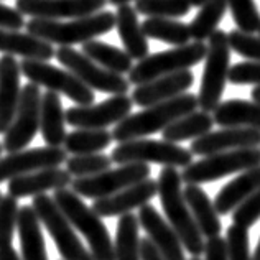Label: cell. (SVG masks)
Instances as JSON below:
<instances>
[{
  "instance_id": "18",
  "label": "cell",
  "mask_w": 260,
  "mask_h": 260,
  "mask_svg": "<svg viewBox=\"0 0 260 260\" xmlns=\"http://www.w3.org/2000/svg\"><path fill=\"white\" fill-rule=\"evenodd\" d=\"M158 194V183L155 180H143L137 184H132L125 189L119 191L112 196L94 200L92 209L101 217H115L124 216L135 208H142L148 201Z\"/></svg>"
},
{
  "instance_id": "36",
  "label": "cell",
  "mask_w": 260,
  "mask_h": 260,
  "mask_svg": "<svg viewBox=\"0 0 260 260\" xmlns=\"http://www.w3.org/2000/svg\"><path fill=\"white\" fill-rule=\"evenodd\" d=\"M137 13L156 18H180L191 10L189 0H135Z\"/></svg>"
},
{
  "instance_id": "29",
  "label": "cell",
  "mask_w": 260,
  "mask_h": 260,
  "mask_svg": "<svg viewBox=\"0 0 260 260\" xmlns=\"http://www.w3.org/2000/svg\"><path fill=\"white\" fill-rule=\"evenodd\" d=\"M214 124L219 127H247L260 130V106L254 101L229 99L213 111Z\"/></svg>"
},
{
  "instance_id": "16",
  "label": "cell",
  "mask_w": 260,
  "mask_h": 260,
  "mask_svg": "<svg viewBox=\"0 0 260 260\" xmlns=\"http://www.w3.org/2000/svg\"><path fill=\"white\" fill-rule=\"evenodd\" d=\"M22 15L42 20L81 18L104 10L107 0H15Z\"/></svg>"
},
{
  "instance_id": "3",
  "label": "cell",
  "mask_w": 260,
  "mask_h": 260,
  "mask_svg": "<svg viewBox=\"0 0 260 260\" xmlns=\"http://www.w3.org/2000/svg\"><path fill=\"white\" fill-rule=\"evenodd\" d=\"M25 28L31 35L45 40V42L58 46H73L78 43H86L106 35L115 28V13L109 10H101L92 15L73 18L70 22L59 20H42L31 18Z\"/></svg>"
},
{
  "instance_id": "24",
  "label": "cell",
  "mask_w": 260,
  "mask_h": 260,
  "mask_svg": "<svg viewBox=\"0 0 260 260\" xmlns=\"http://www.w3.org/2000/svg\"><path fill=\"white\" fill-rule=\"evenodd\" d=\"M115 30H117L124 50L128 53L130 58L140 61L148 56V38L139 23V13H137L135 7L130 4L117 7V10H115Z\"/></svg>"
},
{
  "instance_id": "19",
  "label": "cell",
  "mask_w": 260,
  "mask_h": 260,
  "mask_svg": "<svg viewBox=\"0 0 260 260\" xmlns=\"http://www.w3.org/2000/svg\"><path fill=\"white\" fill-rule=\"evenodd\" d=\"M193 83H194V74L189 70L178 71L173 74L161 76L158 79H153L150 83L135 86L130 98H132L134 104L145 109L184 94L193 86Z\"/></svg>"
},
{
  "instance_id": "43",
  "label": "cell",
  "mask_w": 260,
  "mask_h": 260,
  "mask_svg": "<svg viewBox=\"0 0 260 260\" xmlns=\"http://www.w3.org/2000/svg\"><path fill=\"white\" fill-rule=\"evenodd\" d=\"M229 83L242 86V84H255L260 86V61H242L231 66Z\"/></svg>"
},
{
  "instance_id": "34",
  "label": "cell",
  "mask_w": 260,
  "mask_h": 260,
  "mask_svg": "<svg viewBox=\"0 0 260 260\" xmlns=\"http://www.w3.org/2000/svg\"><path fill=\"white\" fill-rule=\"evenodd\" d=\"M142 30L147 38L158 40L161 43L173 46H183L189 43V26L175 18H156L150 17L142 23Z\"/></svg>"
},
{
  "instance_id": "52",
  "label": "cell",
  "mask_w": 260,
  "mask_h": 260,
  "mask_svg": "<svg viewBox=\"0 0 260 260\" xmlns=\"http://www.w3.org/2000/svg\"><path fill=\"white\" fill-rule=\"evenodd\" d=\"M2 152H4V147H2V143H0V155H2Z\"/></svg>"
},
{
  "instance_id": "35",
  "label": "cell",
  "mask_w": 260,
  "mask_h": 260,
  "mask_svg": "<svg viewBox=\"0 0 260 260\" xmlns=\"http://www.w3.org/2000/svg\"><path fill=\"white\" fill-rule=\"evenodd\" d=\"M225 12H228V0H208L201 5L198 15L188 25L191 40L194 42L208 40L217 30V25L222 22Z\"/></svg>"
},
{
  "instance_id": "47",
  "label": "cell",
  "mask_w": 260,
  "mask_h": 260,
  "mask_svg": "<svg viewBox=\"0 0 260 260\" xmlns=\"http://www.w3.org/2000/svg\"><path fill=\"white\" fill-rule=\"evenodd\" d=\"M0 260H22V257L17 254V250L12 245H9V247L0 249Z\"/></svg>"
},
{
  "instance_id": "10",
  "label": "cell",
  "mask_w": 260,
  "mask_h": 260,
  "mask_svg": "<svg viewBox=\"0 0 260 260\" xmlns=\"http://www.w3.org/2000/svg\"><path fill=\"white\" fill-rule=\"evenodd\" d=\"M20 70L30 83L43 86L46 91L63 94L68 99L76 102L78 106L94 104L95 95L92 89L87 87L83 81L78 79L68 70L38 59H23L20 63Z\"/></svg>"
},
{
  "instance_id": "44",
  "label": "cell",
  "mask_w": 260,
  "mask_h": 260,
  "mask_svg": "<svg viewBox=\"0 0 260 260\" xmlns=\"http://www.w3.org/2000/svg\"><path fill=\"white\" fill-rule=\"evenodd\" d=\"M203 254L204 260H229L225 239H222L221 236L208 237V241H204Z\"/></svg>"
},
{
  "instance_id": "17",
  "label": "cell",
  "mask_w": 260,
  "mask_h": 260,
  "mask_svg": "<svg viewBox=\"0 0 260 260\" xmlns=\"http://www.w3.org/2000/svg\"><path fill=\"white\" fill-rule=\"evenodd\" d=\"M254 147H260V130L247 127H224L217 132H208L206 135L193 140L189 150L196 156H209L229 152V150Z\"/></svg>"
},
{
  "instance_id": "7",
  "label": "cell",
  "mask_w": 260,
  "mask_h": 260,
  "mask_svg": "<svg viewBox=\"0 0 260 260\" xmlns=\"http://www.w3.org/2000/svg\"><path fill=\"white\" fill-rule=\"evenodd\" d=\"M193 153L178 143L167 140H148L135 139L122 142L112 150V163L125 165V163H156L163 167H183L186 168L193 163Z\"/></svg>"
},
{
  "instance_id": "9",
  "label": "cell",
  "mask_w": 260,
  "mask_h": 260,
  "mask_svg": "<svg viewBox=\"0 0 260 260\" xmlns=\"http://www.w3.org/2000/svg\"><path fill=\"white\" fill-rule=\"evenodd\" d=\"M31 206L46 231L50 232L54 245L63 260H94L92 254L86 249L73 224L64 213L58 208L56 201L48 194H38L33 198Z\"/></svg>"
},
{
  "instance_id": "26",
  "label": "cell",
  "mask_w": 260,
  "mask_h": 260,
  "mask_svg": "<svg viewBox=\"0 0 260 260\" xmlns=\"http://www.w3.org/2000/svg\"><path fill=\"white\" fill-rule=\"evenodd\" d=\"M40 132L48 147H61L66 140V112L58 92L46 91L42 94Z\"/></svg>"
},
{
  "instance_id": "40",
  "label": "cell",
  "mask_w": 260,
  "mask_h": 260,
  "mask_svg": "<svg viewBox=\"0 0 260 260\" xmlns=\"http://www.w3.org/2000/svg\"><path fill=\"white\" fill-rule=\"evenodd\" d=\"M228 35L232 51L249 61H260V37H254L241 30H232Z\"/></svg>"
},
{
  "instance_id": "27",
  "label": "cell",
  "mask_w": 260,
  "mask_h": 260,
  "mask_svg": "<svg viewBox=\"0 0 260 260\" xmlns=\"http://www.w3.org/2000/svg\"><path fill=\"white\" fill-rule=\"evenodd\" d=\"M258 189H260V165L245 170L239 176H236L234 180H231L228 184H224L214 200V206L217 209V213L221 216L232 213L245 198L257 193Z\"/></svg>"
},
{
  "instance_id": "46",
  "label": "cell",
  "mask_w": 260,
  "mask_h": 260,
  "mask_svg": "<svg viewBox=\"0 0 260 260\" xmlns=\"http://www.w3.org/2000/svg\"><path fill=\"white\" fill-rule=\"evenodd\" d=\"M140 258L142 260H163L158 250L148 237L140 239Z\"/></svg>"
},
{
  "instance_id": "22",
  "label": "cell",
  "mask_w": 260,
  "mask_h": 260,
  "mask_svg": "<svg viewBox=\"0 0 260 260\" xmlns=\"http://www.w3.org/2000/svg\"><path fill=\"white\" fill-rule=\"evenodd\" d=\"M20 63L9 54L0 58V135H4L15 119L22 95L20 89Z\"/></svg>"
},
{
  "instance_id": "8",
  "label": "cell",
  "mask_w": 260,
  "mask_h": 260,
  "mask_svg": "<svg viewBox=\"0 0 260 260\" xmlns=\"http://www.w3.org/2000/svg\"><path fill=\"white\" fill-rule=\"evenodd\" d=\"M260 165V147L239 148L229 152L214 153L204 156L203 160L194 161L183 170L181 178L186 184L214 183L224 176L245 172L249 168Z\"/></svg>"
},
{
  "instance_id": "13",
  "label": "cell",
  "mask_w": 260,
  "mask_h": 260,
  "mask_svg": "<svg viewBox=\"0 0 260 260\" xmlns=\"http://www.w3.org/2000/svg\"><path fill=\"white\" fill-rule=\"evenodd\" d=\"M40 107H42V91L40 86L28 83L22 87V95L17 107L15 119L4 134L2 147L7 153H15L25 150L35 139L40 130Z\"/></svg>"
},
{
  "instance_id": "38",
  "label": "cell",
  "mask_w": 260,
  "mask_h": 260,
  "mask_svg": "<svg viewBox=\"0 0 260 260\" xmlns=\"http://www.w3.org/2000/svg\"><path fill=\"white\" fill-rule=\"evenodd\" d=\"M228 9L237 30L244 33H255L260 28V12L255 0H228Z\"/></svg>"
},
{
  "instance_id": "23",
  "label": "cell",
  "mask_w": 260,
  "mask_h": 260,
  "mask_svg": "<svg viewBox=\"0 0 260 260\" xmlns=\"http://www.w3.org/2000/svg\"><path fill=\"white\" fill-rule=\"evenodd\" d=\"M0 53L9 56H22L23 59L50 61L54 58L56 50L51 43L28 31L22 33L20 30L0 28Z\"/></svg>"
},
{
  "instance_id": "39",
  "label": "cell",
  "mask_w": 260,
  "mask_h": 260,
  "mask_svg": "<svg viewBox=\"0 0 260 260\" xmlns=\"http://www.w3.org/2000/svg\"><path fill=\"white\" fill-rule=\"evenodd\" d=\"M20 204L17 198L10 194L2 196L0 200V249L9 247L13 242V236L17 231Z\"/></svg>"
},
{
  "instance_id": "51",
  "label": "cell",
  "mask_w": 260,
  "mask_h": 260,
  "mask_svg": "<svg viewBox=\"0 0 260 260\" xmlns=\"http://www.w3.org/2000/svg\"><path fill=\"white\" fill-rule=\"evenodd\" d=\"M252 260H260V239H258V244L255 247V252H254V257H252Z\"/></svg>"
},
{
  "instance_id": "12",
  "label": "cell",
  "mask_w": 260,
  "mask_h": 260,
  "mask_svg": "<svg viewBox=\"0 0 260 260\" xmlns=\"http://www.w3.org/2000/svg\"><path fill=\"white\" fill-rule=\"evenodd\" d=\"M150 172L152 170L147 163H125V165H119L114 170L109 168L94 176L76 178L71 183V189L81 198L101 200V198L112 196L132 184L147 180L150 178Z\"/></svg>"
},
{
  "instance_id": "6",
  "label": "cell",
  "mask_w": 260,
  "mask_h": 260,
  "mask_svg": "<svg viewBox=\"0 0 260 260\" xmlns=\"http://www.w3.org/2000/svg\"><path fill=\"white\" fill-rule=\"evenodd\" d=\"M208 45L204 42H193L183 46H175L173 50L158 51L148 54L147 58L140 59L128 73V83L140 86L158 79L167 74L189 70L191 66L200 64L206 58Z\"/></svg>"
},
{
  "instance_id": "20",
  "label": "cell",
  "mask_w": 260,
  "mask_h": 260,
  "mask_svg": "<svg viewBox=\"0 0 260 260\" xmlns=\"http://www.w3.org/2000/svg\"><path fill=\"white\" fill-rule=\"evenodd\" d=\"M139 222L163 260H186L180 237L153 206L145 204L140 208Z\"/></svg>"
},
{
  "instance_id": "4",
  "label": "cell",
  "mask_w": 260,
  "mask_h": 260,
  "mask_svg": "<svg viewBox=\"0 0 260 260\" xmlns=\"http://www.w3.org/2000/svg\"><path fill=\"white\" fill-rule=\"evenodd\" d=\"M53 200L70 219L73 228L79 231L87 241L89 252L92 254L94 260H115L114 242L106 224L92 208H89L81 200L79 194L74 193L73 189L63 188L54 193Z\"/></svg>"
},
{
  "instance_id": "41",
  "label": "cell",
  "mask_w": 260,
  "mask_h": 260,
  "mask_svg": "<svg viewBox=\"0 0 260 260\" xmlns=\"http://www.w3.org/2000/svg\"><path fill=\"white\" fill-rule=\"evenodd\" d=\"M225 244H228L229 260H252L247 229L232 224L225 232Z\"/></svg>"
},
{
  "instance_id": "42",
  "label": "cell",
  "mask_w": 260,
  "mask_h": 260,
  "mask_svg": "<svg viewBox=\"0 0 260 260\" xmlns=\"http://www.w3.org/2000/svg\"><path fill=\"white\" fill-rule=\"evenodd\" d=\"M258 219H260V189L257 193L250 194L249 198H245V200L234 209V213H232V221H234V224L244 229L252 228Z\"/></svg>"
},
{
  "instance_id": "11",
  "label": "cell",
  "mask_w": 260,
  "mask_h": 260,
  "mask_svg": "<svg viewBox=\"0 0 260 260\" xmlns=\"http://www.w3.org/2000/svg\"><path fill=\"white\" fill-rule=\"evenodd\" d=\"M54 56H56L61 66H64L68 71L73 73L92 91L112 95L128 92L130 83L127 78L99 66L95 61L87 58L83 51L74 50L71 46H59Z\"/></svg>"
},
{
  "instance_id": "37",
  "label": "cell",
  "mask_w": 260,
  "mask_h": 260,
  "mask_svg": "<svg viewBox=\"0 0 260 260\" xmlns=\"http://www.w3.org/2000/svg\"><path fill=\"white\" fill-rule=\"evenodd\" d=\"M112 165V158L104 153H89V155H73L66 160V170L74 178L94 176L106 172Z\"/></svg>"
},
{
  "instance_id": "33",
  "label": "cell",
  "mask_w": 260,
  "mask_h": 260,
  "mask_svg": "<svg viewBox=\"0 0 260 260\" xmlns=\"http://www.w3.org/2000/svg\"><path fill=\"white\" fill-rule=\"evenodd\" d=\"M112 132L106 128H76L64 140V150L71 155L99 153L112 143Z\"/></svg>"
},
{
  "instance_id": "31",
  "label": "cell",
  "mask_w": 260,
  "mask_h": 260,
  "mask_svg": "<svg viewBox=\"0 0 260 260\" xmlns=\"http://www.w3.org/2000/svg\"><path fill=\"white\" fill-rule=\"evenodd\" d=\"M83 53L99 66L112 73L122 74V76L125 73H130V70L134 68V59L128 56V53H125V50L99 42V40H91V42L83 43Z\"/></svg>"
},
{
  "instance_id": "48",
  "label": "cell",
  "mask_w": 260,
  "mask_h": 260,
  "mask_svg": "<svg viewBox=\"0 0 260 260\" xmlns=\"http://www.w3.org/2000/svg\"><path fill=\"white\" fill-rule=\"evenodd\" d=\"M250 95H252V101L257 102V104L260 106V86H255L254 89H252Z\"/></svg>"
},
{
  "instance_id": "53",
  "label": "cell",
  "mask_w": 260,
  "mask_h": 260,
  "mask_svg": "<svg viewBox=\"0 0 260 260\" xmlns=\"http://www.w3.org/2000/svg\"><path fill=\"white\" fill-rule=\"evenodd\" d=\"M189 260H201V258H198V257H193V258H189Z\"/></svg>"
},
{
  "instance_id": "5",
  "label": "cell",
  "mask_w": 260,
  "mask_h": 260,
  "mask_svg": "<svg viewBox=\"0 0 260 260\" xmlns=\"http://www.w3.org/2000/svg\"><path fill=\"white\" fill-rule=\"evenodd\" d=\"M231 51L229 35L224 30H216L208 38L206 63L198 94V107H201L204 112H213L221 104L225 84L229 81Z\"/></svg>"
},
{
  "instance_id": "14",
  "label": "cell",
  "mask_w": 260,
  "mask_h": 260,
  "mask_svg": "<svg viewBox=\"0 0 260 260\" xmlns=\"http://www.w3.org/2000/svg\"><path fill=\"white\" fill-rule=\"evenodd\" d=\"M132 107L134 101L127 94L112 95L99 104L70 107L66 111V124L76 128H106L124 120Z\"/></svg>"
},
{
  "instance_id": "15",
  "label": "cell",
  "mask_w": 260,
  "mask_h": 260,
  "mask_svg": "<svg viewBox=\"0 0 260 260\" xmlns=\"http://www.w3.org/2000/svg\"><path fill=\"white\" fill-rule=\"evenodd\" d=\"M68 160V152L61 147H38L20 150L0 158V183L10 181L38 170L58 168Z\"/></svg>"
},
{
  "instance_id": "28",
  "label": "cell",
  "mask_w": 260,
  "mask_h": 260,
  "mask_svg": "<svg viewBox=\"0 0 260 260\" xmlns=\"http://www.w3.org/2000/svg\"><path fill=\"white\" fill-rule=\"evenodd\" d=\"M183 194L201 234L206 237L221 236V219H219L217 209L214 203L209 200L206 191L200 184H186Z\"/></svg>"
},
{
  "instance_id": "25",
  "label": "cell",
  "mask_w": 260,
  "mask_h": 260,
  "mask_svg": "<svg viewBox=\"0 0 260 260\" xmlns=\"http://www.w3.org/2000/svg\"><path fill=\"white\" fill-rule=\"evenodd\" d=\"M17 231L22 245V260H48L42 222L30 204L20 206Z\"/></svg>"
},
{
  "instance_id": "45",
  "label": "cell",
  "mask_w": 260,
  "mask_h": 260,
  "mask_svg": "<svg viewBox=\"0 0 260 260\" xmlns=\"http://www.w3.org/2000/svg\"><path fill=\"white\" fill-rule=\"evenodd\" d=\"M25 18L17 9L7 7L0 2V28L5 30H22L25 26Z\"/></svg>"
},
{
  "instance_id": "54",
  "label": "cell",
  "mask_w": 260,
  "mask_h": 260,
  "mask_svg": "<svg viewBox=\"0 0 260 260\" xmlns=\"http://www.w3.org/2000/svg\"><path fill=\"white\" fill-rule=\"evenodd\" d=\"M0 200H2V191H0Z\"/></svg>"
},
{
  "instance_id": "1",
  "label": "cell",
  "mask_w": 260,
  "mask_h": 260,
  "mask_svg": "<svg viewBox=\"0 0 260 260\" xmlns=\"http://www.w3.org/2000/svg\"><path fill=\"white\" fill-rule=\"evenodd\" d=\"M156 183L168 224L175 229L183 247L193 257H200L204 252V239L181 191V173L173 167H165L160 172Z\"/></svg>"
},
{
  "instance_id": "30",
  "label": "cell",
  "mask_w": 260,
  "mask_h": 260,
  "mask_svg": "<svg viewBox=\"0 0 260 260\" xmlns=\"http://www.w3.org/2000/svg\"><path fill=\"white\" fill-rule=\"evenodd\" d=\"M214 125V119L209 112L204 111H194L191 114H186L175 120L173 124H170L161 132L163 140L180 143L184 140H196L200 137L206 135L211 132V128Z\"/></svg>"
},
{
  "instance_id": "50",
  "label": "cell",
  "mask_w": 260,
  "mask_h": 260,
  "mask_svg": "<svg viewBox=\"0 0 260 260\" xmlns=\"http://www.w3.org/2000/svg\"><path fill=\"white\" fill-rule=\"evenodd\" d=\"M206 2H208V0H189L191 7H201V5L206 4Z\"/></svg>"
},
{
  "instance_id": "21",
  "label": "cell",
  "mask_w": 260,
  "mask_h": 260,
  "mask_svg": "<svg viewBox=\"0 0 260 260\" xmlns=\"http://www.w3.org/2000/svg\"><path fill=\"white\" fill-rule=\"evenodd\" d=\"M73 176L70 175L68 170L63 168H46V170H38L23 176H17L9 181V194L13 198H28V196H38L45 194L46 191H58L71 186Z\"/></svg>"
},
{
  "instance_id": "2",
  "label": "cell",
  "mask_w": 260,
  "mask_h": 260,
  "mask_svg": "<svg viewBox=\"0 0 260 260\" xmlns=\"http://www.w3.org/2000/svg\"><path fill=\"white\" fill-rule=\"evenodd\" d=\"M198 107V95L184 92L178 98L160 102V104L145 107L137 114H130L120 120L112 130V139L115 142H128L143 139L147 135L163 132L170 124L186 114L194 112Z\"/></svg>"
},
{
  "instance_id": "55",
  "label": "cell",
  "mask_w": 260,
  "mask_h": 260,
  "mask_svg": "<svg viewBox=\"0 0 260 260\" xmlns=\"http://www.w3.org/2000/svg\"><path fill=\"white\" fill-rule=\"evenodd\" d=\"M258 31H260V28H258Z\"/></svg>"
},
{
  "instance_id": "32",
  "label": "cell",
  "mask_w": 260,
  "mask_h": 260,
  "mask_svg": "<svg viewBox=\"0 0 260 260\" xmlns=\"http://www.w3.org/2000/svg\"><path fill=\"white\" fill-rule=\"evenodd\" d=\"M140 222L139 216L127 213L120 216L115 232L114 252L115 260H142L140 258Z\"/></svg>"
},
{
  "instance_id": "49",
  "label": "cell",
  "mask_w": 260,
  "mask_h": 260,
  "mask_svg": "<svg viewBox=\"0 0 260 260\" xmlns=\"http://www.w3.org/2000/svg\"><path fill=\"white\" fill-rule=\"evenodd\" d=\"M111 5H115V7H120V5H125V4H130L132 0H107Z\"/></svg>"
}]
</instances>
